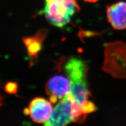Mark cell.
Listing matches in <instances>:
<instances>
[{
  "instance_id": "obj_5",
  "label": "cell",
  "mask_w": 126,
  "mask_h": 126,
  "mask_svg": "<svg viewBox=\"0 0 126 126\" xmlns=\"http://www.w3.org/2000/svg\"><path fill=\"white\" fill-rule=\"evenodd\" d=\"M70 82L68 78L62 75L53 76L48 80L45 86L46 93L49 96L53 104L60 101L70 93Z\"/></svg>"
},
{
  "instance_id": "obj_4",
  "label": "cell",
  "mask_w": 126,
  "mask_h": 126,
  "mask_svg": "<svg viewBox=\"0 0 126 126\" xmlns=\"http://www.w3.org/2000/svg\"><path fill=\"white\" fill-rule=\"evenodd\" d=\"M74 100L71 93H69L59 101L53 109L49 119L44 125L46 126H61L73 122L72 106Z\"/></svg>"
},
{
  "instance_id": "obj_3",
  "label": "cell",
  "mask_w": 126,
  "mask_h": 126,
  "mask_svg": "<svg viewBox=\"0 0 126 126\" xmlns=\"http://www.w3.org/2000/svg\"><path fill=\"white\" fill-rule=\"evenodd\" d=\"M79 10L76 0H45L42 13L51 24L62 28L69 23L72 16Z\"/></svg>"
},
{
  "instance_id": "obj_9",
  "label": "cell",
  "mask_w": 126,
  "mask_h": 126,
  "mask_svg": "<svg viewBox=\"0 0 126 126\" xmlns=\"http://www.w3.org/2000/svg\"><path fill=\"white\" fill-rule=\"evenodd\" d=\"M17 84L14 82H9L5 86V91L11 94H14L17 93Z\"/></svg>"
},
{
  "instance_id": "obj_2",
  "label": "cell",
  "mask_w": 126,
  "mask_h": 126,
  "mask_svg": "<svg viewBox=\"0 0 126 126\" xmlns=\"http://www.w3.org/2000/svg\"><path fill=\"white\" fill-rule=\"evenodd\" d=\"M101 69L115 78H126V43H106Z\"/></svg>"
},
{
  "instance_id": "obj_10",
  "label": "cell",
  "mask_w": 126,
  "mask_h": 126,
  "mask_svg": "<svg viewBox=\"0 0 126 126\" xmlns=\"http://www.w3.org/2000/svg\"><path fill=\"white\" fill-rule=\"evenodd\" d=\"M84 1L86 2H96L98 1V0H84Z\"/></svg>"
},
{
  "instance_id": "obj_7",
  "label": "cell",
  "mask_w": 126,
  "mask_h": 126,
  "mask_svg": "<svg viewBox=\"0 0 126 126\" xmlns=\"http://www.w3.org/2000/svg\"><path fill=\"white\" fill-rule=\"evenodd\" d=\"M107 17L115 30L126 29V2L119 1L107 6Z\"/></svg>"
},
{
  "instance_id": "obj_1",
  "label": "cell",
  "mask_w": 126,
  "mask_h": 126,
  "mask_svg": "<svg viewBox=\"0 0 126 126\" xmlns=\"http://www.w3.org/2000/svg\"><path fill=\"white\" fill-rule=\"evenodd\" d=\"M65 70L70 82L71 94L75 100L81 106L90 96L86 82L87 67L82 60L73 57L67 62Z\"/></svg>"
},
{
  "instance_id": "obj_6",
  "label": "cell",
  "mask_w": 126,
  "mask_h": 126,
  "mask_svg": "<svg viewBox=\"0 0 126 126\" xmlns=\"http://www.w3.org/2000/svg\"><path fill=\"white\" fill-rule=\"evenodd\" d=\"M50 102L43 98L36 97L31 101L29 109L24 110L25 114L29 113L34 122L45 123L48 120L53 112Z\"/></svg>"
},
{
  "instance_id": "obj_8",
  "label": "cell",
  "mask_w": 126,
  "mask_h": 126,
  "mask_svg": "<svg viewBox=\"0 0 126 126\" xmlns=\"http://www.w3.org/2000/svg\"><path fill=\"white\" fill-rule=\"evenodd\" d=\"M48 31L46 29L38 30L33 36L24 37L22 39L24 44L26 46L27 52L31 56L30 64L34 62L35 58L42 48V43L46 38Z\"/></svg>"
}]
</instances>
